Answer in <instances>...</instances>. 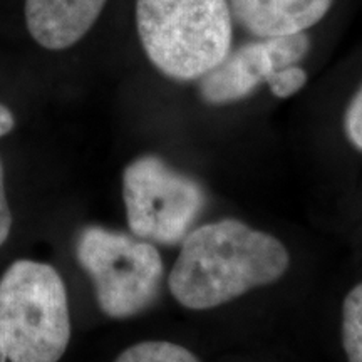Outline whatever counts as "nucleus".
<instances>
[{
  "label": "nucleus",
  "instance_id": "f257e3e1",
  "mask_svg": "<svg viewBox=\"0 0 362 362\" xmlns=\"http://www.w3.org/2000/svg\"><path fill=\"white\" fill-rule=\"evenodd\" d=\"M288 264V250L274 235L232 218L211 221L183 238L168 288L187 309H215L277 282Z\"/></svg>",
  "mask_w": 362,
  "mask_h": 362
},
{
  "label": "nucleus",
  "instance_id": "f03ea898",
  "mask_svg": "<svg viewBox=\"0 0 362 362\" xmlns=\"http://www.w3.org/2000/svg\"><path fill=\"white\" fill-rule=\"evenodd\" d=\"M136 25L148 59L171 79H200L232 49L228 0H136Z\"/></svg>",
  "mask_w": 362,
  "mask_h": 362
},
{
  "label": "nucleus",
  "instance_id": "7ed1b4c3",
  "mask_svg": "<svg viewBox=\"0 0 362 362\" xmlns=\"http://www.w3.org/2000/svg\"><path fill=\"white\" fill-rule=\"evenodd\" d=\"M64 280L47 264L17 260L0 279V362H59L69 346Z\"/></svg>",
  "mask_w": 362,
  "mask_h": 362
},
{
  "label": "nucleus",
  "instance_id": "20e7f679",
  "mask_svg": "<svg viewBox=\"0 0 362 362\" xmlns=\"http://www.w3.org/2000/svg\"><path fill=\"white\" fill-rule=\"evenodd\" d=\"M76 257L93 280L99 309L111 319L141 314L160 293L165 267L148 240L89 225L78 235Z\"/></svg>",
  "mask_w": 362,
  "mask_h": 362
},
{
  "label": "nucleus",
  "instance_id": "39448f33",
  "mask_svg": "<svg viewBox=\"0 0 362 362\" xmlns=\"http://www.w3.org/2000/svg\"><path fill=\"white\" fill-rule=\"evenodd\" d=\"M123 198L131 233L163 245L183 242L206 202L198 181L155 155L126 166Z\"/></svg>",
  "mask_w": 362,
  "mask_h": 362
},
{
  "label": "nucleus",
  "instance_id": "423d86ee",
  "mask_svg": "<svg viewBox=\"0 0 362 362\" xmlns=\"http://www.w3.org/2000/svg\"><path fill=\"white\" fill-rule=\"evenodd\" d=\"M309 47L310 40L305 33L240 45L200 78L203 101L221 106L250 96L257 86L270 84L280 69L298 64L309 52Z\"/></svg>",
  "mask_w": 362,
  "mask_h": 362
},
{
  "label": "nucleus",
  "instance_id": "0eeeda50",
  "mask_svg": "<svg viewBox=\"0 0 362 362\" xmlns=\"http://www.w3.org/2000/svg\"><path fill=\"white\" fill-rule=\"evenodd\" d=\"M107 0H25V24L35 42L62 51L79 42Z\"/></svg>",
  "mask_w": 362,
  "mask_h": 362
},
{
  "label": "nucleus",
  "instance_id": "6e6552de",
  "mask_svg": "<svg viewBox=\"0 0 362 362\" xmlns=\"http://www.w3.org/2000/svg\"><path fill=\"white\" fill-rule=\"evenodd\" d=\"M334 0H230L232 16L260 39L304 33L324 19Z\"/></svg>",
  "mask_w": 362,
  "mask_h": 362
},
{
  "label": "nucleus",
  "instance_id": "1a4fd4ad",
  "mask_svg": "<svg viewBox=\"0 0 362 362\" xmlns=\"http://www.w3.org/2000/svg\"><path fill=\"white\" fill-rule=\"evenodd\" d=\"M115 362H200V359L180 344L144 341L121 352Z\"/></svg>",
  "mask_w": 362,
  "mask_h": 362
},
{
  "label": "nucleus",
  "instance_id": "9d476101",
  "mask_svg": "<svg viewBox=\"0 0 362 362\" xmlns=\"http://www.w3.org/2000/svg\"><path fill=\"white\" fill-rule=\"evenodd\" d=\"M342 346L347 361L362 362V284L356 285L344 300Z\"/></svg>",
  "mask_w": 362,
  "mask_h": 362
},
{
  "label": "nucleus",
  "instance_id": "9b49d317",
  "mask_svg": "<svg viewBox=\"0 0 362 362\" xmlns=\"http://www.w3.org/2000/svg\"><path fill=\"white\" fill-rule=\"evenodd\" d=\"M307 83V72L298 67L297 64L284 67L280 69L275 78L272 79V83L269 84V88L272 90L275 98L285 99V98H291L292 94H296L304 88Z\"/></svg>",
  "mask_w": 362,
  "mask_h": 362
},
{
  "label": "nucleus",
  "instance_id": "f8f14e48",
  "mask_svg": "<svg viewBox=\"0 0 362 362\" xmlns=\"http://www.w3.org/2000/svg\"><path fill=\"white\" fill-rule=\"evenodd\" d=\"M344 129L349 141L362 151V86L347 106L346 116H344Z\"/></svg>",
  "mask_w": 362,
  "mask_h": 362
},
{
  "label": "nucleus",
  "instance_id": "ddd939ff",
  "mask_svg": "<svg viewBox=\"0 0 362 362\" xmlns=\"http://www.w3.org/2000/svg\"><path fill=\"white\" fill-rule=\"evenodd\" d=\"M11 228H12V214L7 202L6 183H4V166H2V161H0V247L6 243L8 235H11Z\"/></svg>",
  "mask_w": 362,
  "mask_h": 362
},
{
  "label": "nucleus",
  "instance_id": "4468645a",
  "mask_svg": "<svg viewBox=\"0 0 362 362\" xmlns=\"http://www.w3.org/2000/svg\"><path fill=\"white\" fill-rule=\"evenodd\" d=\"M13 124H16V119H13L11 110L4 106V104H0V138L6 136L7 133H11Z\"/></svg>",
  "mask_w": 362,
  "mask_h": 362
}]
</instances>
